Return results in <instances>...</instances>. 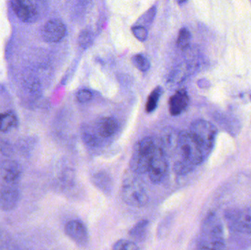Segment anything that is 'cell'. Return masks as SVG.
Wrapping results in <instances>:
<instances>
[{"instance_id": "obj_9", "label": "cell", "mask_w": 251, "mask_h": 250, "mask_svg": "<svg viewBox=\"0 0 251 250\" xmlns=\"http://www.w3.org/2000/svg\"><path fill=\"white\" fill-rule=\"evenodd\" d=\"M230 223L234 230L251 233V207L237 210L230 215Z\"/></svg>"}, {"instance_id": "obj_22", "label": "cell", "mask_w": 251, "mask_h": 250, "mask_svg": "<svg viewBox=\"0 0 251 250\" xmlns=\"http://www.w3.org/2000/svg\"><path fill=\"white\" fill-rule=\"evenodd\" d=\"M131 32H132L134 37L142 42L147 39L148 35H149L147 29L142 25H137V26H133L131 28Z\"/></svg>"}, {"instance_id": "obj_27", "label": "cell", "mask_w": 251, "mask_h": 250, "mask_svg": "<svg viewBox=\"0 0 251 250\" xmlns=\"http://www.w3.org/2000/svg\"><path fill=\"white\" fill-rule=\"evenodd\" d=\"M0 128H1V114H0Z\"/></svg>"}, {"instance_id": "obj_21", "label": "cell", "mask_w": 251, "mask_h": 250, "mask_svg": "<svg viewBox=\"0 0 251 250\" xmlns=\"http://www.w3.org/2000/svg\"><path fill=\"white\" fill-rule=\"evenodd\" d=\"M113 249L115 250H139L140 248L134 242L122 239V240L118 241L114 244Z\"/></svg>"}, {"instance_id": "obj_28", "label": "cell", "mask_w": 251, "mask_h": 250, "mask_svg": "<svg viewBox=\"0 0 251 250\" xmlns=\"http://www.w3.org/2000/svg\"></svg>"}, {"instance_id": "obj_13", "label": "cell", "mask_w": 251, "mask_h": 250, "mask_svg": "<svg viewBox=\"0 0 251 250\" xmlns=\"http://www.w3.org/2000/svg\"><path fill=\"white\" fill-rule=\"evenodd\" d=\"M119 125L117 120L113 117H105L98 123V132L103 138L113 136L117 132Z\"/></svg>"}, {"instance_id": "obj_24", "label": "cell", "mask_w": 251, "mask_h": 250, "mask_svg": "<svg viewBox=\"0 0 251 250\" xmlns=\"http://www.w3.org/2000/svg\"><path fill=\"white\" fill-rule=\"evenodd\" d=\"M156 7L153 6L152 7L147 13L146 14V18H145L144 21L146 23H150L153 22V19H154L155 15H156Z\"/></svg>"}, {"instance_id": "obj_19", "label": "cell", "mask_w": 251, "mask_h": 250, "mask_svg": "<svg viewBox=\"0 0 251 250\" xmlns=\"http://www.w3.org/2000/svg\"><path fill=\"white\" fill-rule=\"evenodd\" d=\"M191 42V33L187 28H181L177 38V45L181 50H186Z\"/></svg>"}, {"instance_id": "obj_1", "label": "cell", "mask_w": 251, "mask_h": 250, "mask_svg": "<svg viewBox=\"0 0 251 250\" xmlns=\"http://www.w3.org/2000/svg\"><path fill=\"white\" fill-rule=\"evenodd\" d=\"M189 132L199 144L206 159L215 146L218 129L210 122L199 119L192 123Z\"/></svg>"}, {"instance_id": "obj_23", "label": "cell", "mask_w": 251, "mask_h": 250, "mask_svg": "<svg viewBox=\"0 0 251 250\" xmlns=\"http://www.w3.org/2000/svg\"><path fill=\"white\" fill-rule=\"evenodd\" d=\"M78 101L80 103H86L91 101L93 98V93L91 91L87 89L80 90L76 95Z\"/></svg>"}, {"instance_id": "obj_15", "label": "cell", "mask_w": 251, "mask_h": 250, "mask_svg": "<svg viewBox=\"0 0 251 250\" xmlns=\"http://www.w3.org/2000/svg\"><path fill=\"white\" fill-rule=\"evenodd\" d=\"M149 222L148 220H141L135 225L128 232L131 237L137 241H143L147 234Z\"/></svg>"}, {"instance_id": "obj_14", "label": "cell", "mask_w": 251, "mask_h": 250, "mask_svg": "<svg viewBox=\"0 0 251 250\" xmlns=\"http://www.w3.org/2000/svg\"><path fill=\"white\" fill-rule=\"evenodd\" d=\"M17 116L13 112H7V113H1V128L0 132H10L14 128L17 127Z\"/></svg>"}, {"instance_id": "obj_2", "label": "cell", "mask_w": 251, "mask_h": 250, "mask_svg": "<svg viewBox=\"0 0 251 250\" xmlns=\"http://www.w3.org/2000/svg\"><path fill=\"white\" fill-rule=\"evenodd\" d=\"M11 7L18 18L24 23L38 22L48 10V0H11Z\"/></svg>"}, {"instance_id": "obj_3", "label": "cell", "mask_w": 251, "mask_h": 250, "mask_svg": "<svg viewBox=\"0 0 251 250\" xmlns=\"http://www.w3.org/2000/svg\"><path fill=\"white\" fill-rule=\"evenodd\" d=\"M154 141L150 137H145L137 142L130 160V168L137 174L148 173L151 160L156 148Z\"/></svg>"}, {"instance_id": "obj_18", "label": "cell", "mask_w": 251, "mask_h": 250, "mask_svg": "<svg viewBox=\"0 0 251 250\" xmlns=\"http://www.w3.org/2000/svg\"><path fill=\"white\" fill-rule=\"evenodd\" d=\"M94 34L90 29H85L79 33L78 42L79 46L84 49L90 48L94 44Z\"/></svg>"}, {"instance_id": "obj_4", "label": "cell", "mask_w": 251, "mask_h": 250, "mask_svg": "<svg viewBox=\"0 0 251 250\" xmlns=\"http://www.w3.org/2000/svg\"><path fill=\"white\" fill-rule=\"evenodd\" d=\"M176 142L180 159L184 160L194 167L204 161V157L199 144L189 131L178 134Z\"/></svg>"}, {"instance_id": "obj_11", "label": "cell", "mask_w": 251, "mask_h": 250, "mask_svg": "<svg viewBox=\"0 0 251 250\" xmlns=\"http://www.w3.org/2000/svg\"><path fill=\"white\" fill-rule=\"evenodd\" d=\"M190 104V98L185 89L177 91L170 98L168 109L171 115L177 116L182 114Z\"/></svg>"}, {"instance_id": "obj_26", "label": "cell", "mask_w": 251, "mask_h": 250, "mask_svg": "<svg viewBox=\"0 0 251 250\" xmlns=\"http://www.w3.org/2000/svg\"><path fill=\"white\" fill-rule=\"evenodd\" d=\"M188 1V0H176L177 3H178V4H185L187 1Z\"/></svg>"}, {"instance_id": "obj_5", "label": "cell", "mask_w": 251, "mask_h": 250, "mask_svg": "<svg viewBox=\"0 0 251 250\" xmlns=\"http://www.w3.org/2000/svg\"><path fill=\"white\" fill-rule=\"evenodd\" d=\"M122 197L125 204L134 208H142L149 202V196L144 187L133 179L124 180Z\"/></svg>"}, {"instance_id": "obj_10", "label": "cell", "mask_w": 251, "mask_h": 250, "mask_svg": "<svg viewBox=\"0 0 251 250\" xmlns=\"http://www.w3.org/2000/svg\"><path fill=\"white\" fill-rule=\"evenodd\" d=\"M20 200V192L13 185L4 186L0 189V209L10 211L17 206Z\"/></svg>"}, {"instance_id": "obj_17", "label": "cell", "mask_w": 251, "mask_h": 250, "mask_svg": "<svg viewBox=\"0 0 251 250\" xmlns=\"http://www.w3.org/2000/svg\"><path fill=\"white\" fill-rule=\"evenodd\" d=\"M162 93V89L161 87H156L149 95L148 98L147 102L146 104V111L148 113H151L155 111L158 104H159V99Z\"/></svg>"}, {"instance_id": "obj_25", "label": "cell", "mask_w": 251, "mask_h": 250, "mask_svg": "<svg viewBox=\"0 0 251 250\" xmlns=\"http://www.w3.org/2000/svg\"><path fill=\"white\" fill-rule=\"evenodd\" d=\"M11 151V148L9 147V144H4V145H2L1 151H2L3 154H4V155H8V154H10Z\"/></svg>"}, {"instance_id": "obj_20", "label": "cell", "mask_w": 251, "mask_h": 250, "mask_svg": "<svg viewBox=\"0 0 251 250\" xmlns=\"http://www.w3.org/2000/svg\"><path fill=\"white\" fill-rule=\"evenodd\" d=\"M133 65L140 71L146 72L150 69L151 64L147 57L143 54H136L131 58Z\"/></svg>"}, {"instance_id": "obj_8", "label": "cell", "mask_w": 251, "mask_h": 250, "mask_svg": "<svg viewBox=\"0 0 251 250\" xmlns=\"http://www.w3.org/2000/svg\"><path fill=\"white\" fill-rule=\"evenodd\" d=\"M65 232L79 246L85 247L88 245L89 236L88 230L82 222L79 220L69 221L66 225Z\"/></svg>"}, {"instance_id": "obj_6", "label": "cell", "mask_w": 251, "mask_h": 250, "mask_svg": "<svg viewBox=\"0 0 251 250\" xmlns=\"http://www.w3.org/2000/svg\"><path fill=\"white\" fill-rule=\"evenodd\" d=\"M168 171V162L163 150L156 147L149 164V179L153 183H160L166 177Z\"/></svg>"}, {"instance_id": "obj_12", "label": "cell", "mask_w": 251, "mask_h": 250, "mask_svg": "<svg viewBox=\"0 0 251 250\" xmlns=\"http://www.w3.org/2000/svg\"><path fill=\"white\" fill-rule=\"evenodd\" d=\"M22 172V167L17 161H6L3 164L1 170L3 180L7 184H16L20 179Z\"/></svg>"}, {"instance_id": "obj_7", "label": "cell", "mask_w": 251, "mask_h": 250, "mask_svg": "<svg viewBox=\"0 0 251 250\" xmlns=\"http://www.w3.org/2000/svg\"><path fill=\"white\" fill-rule=\"evenodd\" d=\"M67 29L60 19H53L46 22L41 30L43 40L47 43H58L66 37Z\"/></svg>"}, {"instance_id": "obj_16", "label": "cell", "mask_w": 251, "mask_h": 250, "mask_svg": "<svg viewBox=\"0 0 251 250\" xmlns=\"http://www.w3.org/2000/svg\"><path fill=\"white\" fill-rule=\"evenodd\" d=\"M94 184L104 192H109L111 190L112 182L107 173L104 172H100L96 173L93 178Z\"/></svg>"}]
</instances>
